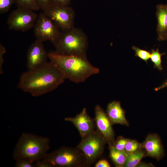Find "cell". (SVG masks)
<instances>
[{
	"instance_id": "cell-5",
	"label": "cell",
	"mask_w": 167,
	"mask_h": 167,
	"mask_svg": "<svg viewBox=\"0 0 167 167\" xmlns=\"http://www.w3.org/2000/svg\"><path fill=\"white\" fill-rule=\"evenodd\" d=\"M42 160L49 162L52 167L88 166L84 155L77 148L63 146L50 153H47Z\"/></svg>"
},
{
	"instance_id": "cell-8",
	"label": "cell",
	"mask_w": 167,
	"mask_h": 167,
	"mask_svg": "<svg viewBox=\"0 0 167 167\" xmlns=\"http://www.w3.org/2000/svg\"><path fill=\"white\" fill-rule=\"evenodd\" d=\"M43 12L54 22L62 32L70 30L75 27V12L69 6L51 4Z\"/></svg>"
},
{
	"instance_id": "cell-1",
	"label": "cell",
	"mask_w": 167,
	"mask_h": 167,
	"mask_svg": "<svg viewBox=\"0 0 167 167\" xmlns=\"http://www.w3.org/2000/svg\"><path fill=\"white\" fill-rule=\"evenodd\" d=\"M66 79L58 66L50 61L34 69L23 72L17 87L33 96H39L55 89Z\"/></svg>"
},
{
	"instance_id": "cell-10",
	"label": "cell",
	"mask_w": 167,
	"mask_h": 167,
	"mask_svg": "<svg viewBox=\"0 0 167 167\" xmlns=\"http://www.w3.org/2000/svg\"><path fill=\"white\" fill-rule=\"evenodd\" d=\"M48 53L43 42L36 40L29 46L27 54L28 70L36 68L47 62Z\"/></svg>"
},
{
	"instance_id": "cell-3",
	"label": "cell",
	"mask_w": 167,
	"mask_h": 167,
	"mask_svg": "<svg viewBox=\"0 0 167 167\" xmlns=\"http://www.w3.org/2000/svg\"><path fill=\"white\" fill-rule=\"evenodd\" d=\"M49 143L48 138L24 133L14 150L13 158L16 161L26 159L33 163L42 160L49 148Z\"/></svg>"
},
{
	"instance_id": "cell-19",
	"label": "cell",
	"mask_w": 167,
	"mask_h": 167,
	"mask_svg": "<svg viewBox=\"0 0 167 167\" xmlns=\"http://www.w3.org/2000/svg\"><path fill=\"white\" fill-rule=\"evenodd\" d=\"M143 148L142 144L137 140L127 139L124 151L128 155L134 153Z\"/></svg>"
},
{
	"instance_id": "cell-13",
	"label": "cell",
	"mask_w": 167,
	"mask_h": 167,
	"mask_svg": "<svg viewBox=\"0 0 167 167\" xmlns=\"http://www.w3.org/2000/svg\"><path fill=\"white\" fill-rule=\"evenodd\" d=\"M142 144L146 156L159 161L163 157L165 152L159 136L155 134L148 135Z\"/></svg>"
},
{
	"instance_id": "cell-25",
	"label": "cell",
	"mask_w": 167,
	"mask_h": 167,
	"mask_svg": "<svg viewBox=\"0 0 167 167\" xmlns=\"http://www.w3.org/2000/svg\"><path fill=\"white\" fill-rule=\"evenodd\" d=\"M39 10L44 11L51 4V0H35Z\"/></svg>"
},
{
	"instance_id": "cell-22",
	"label": "cell",
	"mask_w": 167,
	"mask_h": 167,
	"mask_svg": "<svg viewBox=\"0 0 167 167\" xmlns=\"http://www.w3.org/2000/svg\"><path fill=\"white\" fill-rule=\"evenodd\" d=\"M15 2V0H0V14L8 12Z\"/></svg>"
},
{
	"instance_id": "cell-4",
	"label": "cell",
	"mask_w": 167,
	"mask_h": 167,
	"mask_svg": "<svg viewBox=\"0 0 167 167\" xmlns=\"http://www.w3.org/2000/svg\"><path fill=\"white\" fill-rule=\"evenodd\" d=\"M53 44L55 52L64 55H86L88 42L85 33L81 29L75 27L62 32L59 38Z\"/></svg>"
},
{
	"instance_id": "cell-6",
	"label": "cell",
	"mask_w": 167,
	"mask_h": 167,
	"mask_svg": "<svg viewBox=\"0 0 167 167\" xmlns=\"http://www.w3.org/2000/svg\"><path fill=\"white\" fill-rule=\"evenodd\" d=\"M106 143L103 136L97 130L83 138L76 148L84 155L88 166L103 153Z\"/></svg>"
},
{
	"instance_id": "cell-23",
	"label": "cell",
	"mask_w": 167,
	"mask_h": 167,
	"mask_svg": "<svg viewBox=\"0 0 167 167\" xmlns=\"http://www.w3.org/2000/svg\"><path fill=\"white\" fill-rule=\"evenodd\" d=\"M127 139L122 136L119 137L112 146L118 150L124 151Z\"/></svg>"
},
{
	"instance_id": "cell-31",
	"label": "cell",
	"mask_w": 167,
	"mask_h": 167,
	"mask_svg": "<svg viewBox=\"0 0 167 167\" xmlns=\"http://www.w3.org/2000/svg\"><path fill=\"white\" fill-rule=\"evenodd\" d=\"M136 167H154V165L151 163H147L140 162Z\"/></svg>"
},
{
	"instance_id": "cell-24",
	"label": "cell",
	"mask_w": 167,
	"mask_h": 167,
	"mask_svg": "<svg viewBox=\"0 0 167 167\" xmlns=\"http://www.w3.org/2000/svg\"><path fill=\"white\" fill-rule=\"evenodd\" d=\"M15 165L16 167H34L35 165L33 164V162L24 158H20L16 160Z\"/></svg>"
},
{
	"instance_id": "cell-15",
	"label": "cell",
	"mask_w": 167,
	"mask_h": 167,
	"mask_svg": "<svg viewBox=\"0 0 167 167\" xmlns=\"http://www.w3.org/2000/svg\"><path fill=\"white\" fill-rule=\"evenodd\" d=\"M156 15L157 20V40L159 41H166L167 39V5H158Z\"/></svg>"
},
{
	"instance_id": "cell-28",
	"label": "cell",
	"mask_w": 167,
	"mask_h": 167,
	"mask_svg": "<svg viewBox=\"0 0 167 167\" xmlns=\"http://www.w3.org/2000/svg\"><path fill=\"white\" fill-rule=\"evenodd\" d=\"M35 165L37 167H52L49 162L43 160L36 162Z\"/></svg>"
},
{
	"instance_id": "cell-14",
	"label": "cell",
	"mask_w": 167,
	"mask_h": 167,
	"mask_svg": "<svg viewBox=\"0 0 167 167\" xmlns=\"http://www.w3.org/2000/svg\"><path fill=\"white\" fill-rule=\"evenodd\" d=\"M125 113V111L119 101H113L107 105L106 114L112 125L120 124L128 126L129 123Z\"/></svg>"
},
{
	"instance_id": "cell-17",
	"label": "cell",
	"mask_w": 167,
	"mask_h": 167,
	"mask_svg": "<svg viewBox=\"0 0 167 167\" xmlns=\"http://www.w3.org/2000/svg\"><path fill=\"white\" fill-rule=\"evenodd\" d=\"M142 148L136 152L129 154L124 167H136L141 160L146 156L145 150Z\"/></svg>"
},
{
	"instance_id": "cell-29",
	"label": "cell",
	"mask_w": 167,
	"mask_h": 167,
	"mask_svg": "<svg viewBox=\"0 0 167 167\" xmlns=\"http://www.w3.org/2000/svg\"><path fill=\"white\" fill-rule=\"evenodd\" d=\"M95 167H109V163L106 160H101L98 161L95 165Z\"/></svg>"
},
{
	"instance_id": "cell-20",
	"label": "cell",
	"mask_w": 167,
	"mask_h": 167,
	"mask_svg": "<svg viewBox=\"0 0 167 167\" xmlns=\"http://www.w3.org/2000/svg\"><path fill=\"white\" fill-rule=\"evenodd\" d=\"M17 7L29 9L33 11L39 10L35 0H15Z\"/></svg>"
},
{
	"instance_id": "cell-9",
	"label": "cell",
	"mask_w": 167,
	"mask_h": 167,
	"mask_svg": "<svg viewBox=\"0 0 167 167\" xmlns=\"http://www.w3.org/2000/svg\"><path fill=\"white\" fill-rule=\"evenodd\" d=\"M34 11L26 8L17 7L8 16L7 24L9 29L24 32L33 28L38 16Z\"/></svg>"
},
{
	"instance_id": "cell-2",
	"label": "cell",
	"mask_w": 167,
	"mask_h": 167,
	"mask_svg": "<svg viewBox=\"0 0 167 167\" xmlns=\"http://www.w3.org/2000/svg\"><path fill=\"white\" fill-rule=\"evenodd\" d=\"M48 57L59 68L66 79L75 83L84 82L100 72L98 68L90 63L86 55H64L54 51L48 53Z\"/></svg>"
},
{
	"instance_id": "cell-18",
	"label": "cell",
	"mask_w": 167,
	"mask_h": 167,
	"mask_svg": "<svg viewBox=\"0 0 167 167\" xmlns=\"http://www.w3.org/2000/svg\"><path fill=\"white\" fill-rule=\"evenodd\" d=\"M151 55L150 59L151 61L154 63V67L158 70L162 71L163 70L161 65V56L165 54V53H160L159 49L156 50L152 49L151 50Z\"/></svg>"
},
{
	"instance_id": "cell-26",
	"label": "cell",
	"mask_w": 167,
	"mask_h": 167,
	"mask_svg": "<svg viewBox=\"0 0 167 167\" xmlns=\"http://www.w3.org/2000/svg\"><path fill=\"white\" fill-rule=\"evenodd\" d=\"M6 52L5 47L1 44H0V74H2L3 71L2 70V65L4 62V55Z\"/></svg>"
},
{
	"instance_id": "cell-7",
	"label": "cell",
	"mask_w": 167,
	"mask_h": 167,
	"mask_svg": "<svg viewBox=\"0 0 167 167\" xmlns=\"http://www.w3.org/2000/svg\"><path fill=\"white\" fill-rule=\"evenodd\" d=\"M33 28L36 40L42 42L48 41L53 44L62 33L57 25L43 12L38 15Z\"/></svg>"
},
{
	"instance_id": "cell-11",
	"label": "cell",
	"mask_w": 167,
	"mask_h": 167,
	"mask_svg": "<svg viewBox=\"0 0 167 167\" xmlns=\"http://www.w3.org/2000/svg\"><path fill=\"white\" fill-rule=\"evenodd\" d=\"M95 111V121L97 130L103 136L109 146H113L115 141V136L110 120L100 105L96 106Z\"/></svg>"
},
{
	"instance_id": "cell-12",
	"label": "cell",
	"mask_w": 167,
	"mask_h": 167,
	"mask_svg": "<svg viewBox=\"0 0 167 167\" xmlns=\"http://www.w3.org/2000/svg\"><path fill=\"white\" fill-rule=\"evenodd\" d=\"M64 120L74 124L82 138L94 131V121L88 114L85 108L75 117L65 118Z\"/></svg>"
},
{
	"instance_id": "cell-16",
	"label": "cell",
	"mask_w": 167,
	"mask_h": 167,
	"mask_svg": "<svg viewBox=\"0 0 167 167\" xmlns=\"http://www.w3.org/2000/svg\"><path fill=\"white\" fill-rule=\"evenodd\" d=\"M109 156L115 166L124 167L128 154L124 151L118 150L112 146H109Z\"/></svg>"
},
{
	"instance_id": "cell-30",
	"label": "cell",
	"mask_w": 167,
	"mask_h": 167,
	"mask_svg": "<svg viewBox=\"0 0 167 167\" xmlns=\"http://www.w3.org/2000/svg\"><path fill=\"white\" fill-rule=\"evenodd\" d=\"M167 88V79L159 86L154 88L155 91H158L162 89Z\"/></svg>"
},
{
	"instance_id": "cell-27",
	"label": "cell",
	"mask_w": 167,
	"mask_h": 167,
	"mask_svg": "<svg viewBox=\"0 0 167 167\" xmlns=\"http://www.w3.org/2000/svg\"><path fill=\"white\" fill-rule=\"evenodd\" d=\"M51 4L62 6H67L71 3V0H51Z\"/></svg>"
},
{
	"instance_id": "cell-21",
	"label": "cell",
	"mask_w": 167,
	"mask_h": 167,
	"mask_svg": "<svg viewBox=\"0 0 167 167\" xmlns=\"http://www.w3.org/2000/svg\"><path fill=\"white\" fill-rule=\"evenodd\" d=\"M132 49L135 52V56L144 60L147 63L148 60L151 57V53L150 52L140 49L135 46L132 47Z\"/></svg>"
}]
</instances>
